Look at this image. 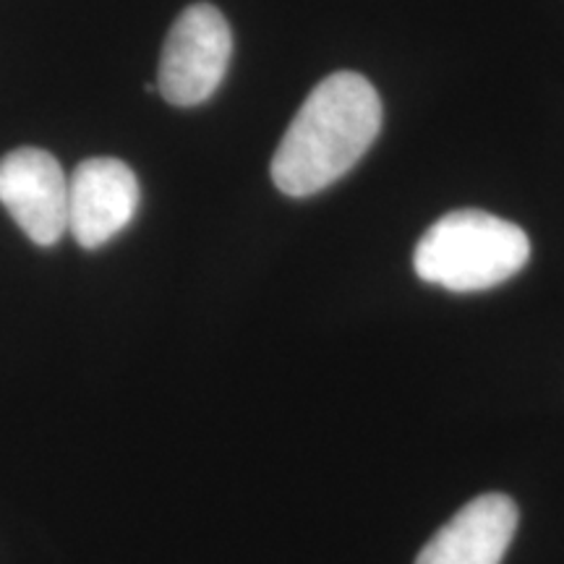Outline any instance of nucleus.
Segmentation results:
<instances>
[{
    "mask_svg": "<svg viewBox=\"0 0 564 564\" xmlns=\"http://www.w3.org/2000/svg\"><path fill=\"white\" fill-rule=\"evenodd\" d=\"M382 131V100L369 79L337 70L316 84L272 158L285 196H312L340 181Z\"/></svg>",
    "mask_w": 564,
    "mask_h": 564,
    "instance_id": "1",
    "label": "nucleus"
},
{
    "mask_svg": "<svg viewBox=\"0 0 564 564\" xmlns=\"http://www.w3.org/2000/svg\"><path fill=\"white\" fill-rule=\"evenodd\" d=\"M531 259L525 230L481 209H457L436 220L415 246V274L453 293L489 291Z\"/></svg>",
    "mask_w": 564,
    "mask_h": 564,
    "instance_id": "2",
    "label": "nucleus"
},
{
    "mask_svg": "<svg viewBox=\"0 0 564 564\" xmlns=\"http://www.w3.org/2000/svg\"><path fill=\"white\" fill-rule=\"evenodd\" d=\"M230 55L232 34L223 13L209 3L188 6L167 32L154 87L175 108L207 102L228 74Z\"/></svg>",
    "mask_w": 564,
    "mask_h": 564,
    "instance_id": "3",
    "label": "nucleus"
},
{
    "mask_svg": "<svg viewBox=\"0 0 564 564\" xmlns=\"http://www.w3.org/2000/svg\"><path fill=\"white\" fill-rule=\"evenodd\" d=\"M0 204L32 243L55 246L68 232V181L51 152L21 147L0 160Z\"/></svg>",
    "mask_w": 564,
    "mask_h": 564,
    "instance_id": "4",
    "label": "nucleus"
},
{
    "mask_svg": "<svg viewBox=\"0 0 564 564\" xmlns=\"http://www.w3.org/2000/svg\"><path fill=\"white\" fill-rule=\"evenodd\" d=\"M139 209V181L126 162L91 158L68 181V232L82 249H100Z\"/></svg>",
    "mask_w": 564,
    "mask_h": 564,
    "instance_id": "5",
    "label": "nucleus"
},
{
    "mask_svg": "<svg viewBox=\"0 0 564 564\" xmlns=\"http://www.w3.org/2000/svg\"><path fill=\"white\" fill-rule=\"evenodd\" d=\"M518 531V507L505 494H481L449 518L415 564H499Z\"/></svg>",
    "mask_w": 564,
    "mask_h": 564,
    "instance_id": "6",
    "label": "nucleus"
}]
</instances>
